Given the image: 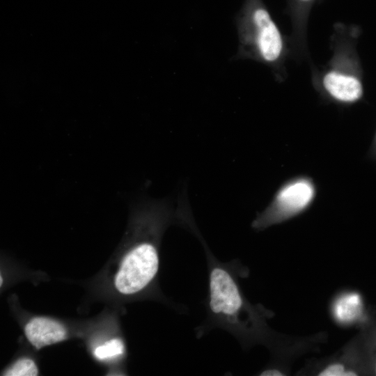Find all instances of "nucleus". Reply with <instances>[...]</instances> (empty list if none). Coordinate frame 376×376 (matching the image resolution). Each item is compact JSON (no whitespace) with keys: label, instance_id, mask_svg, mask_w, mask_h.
<instances>
[{"label":"nucleus","instance_id":"nucleus-14","mask_svg":"<svg viewBox=\"0 0 376 376\" xmlns=\"http://www.w3.org/2000/svg\"><path fill=\"white\" fill-rule=\"evenodd\" d=\"M375 372H376V368H375Z\"/></svg>","mask_w":376,"mask_h":376},{"label":"nucleus","instance_id":"nucleus-4","mask_svg":"<svg viewBox=\"0 0 376 376\" xmlns=\"http://www.w3.org/2000/svg\"><path fill=\"white\" fill-rule=\"evenodd\" d=\"M314 194V187L308 179L299 178L285 184L254 219L252 227L264 230L299 214L311 203Z\"/></svg>","mask_w":376,"mask_h":376},{"label":"nucleus","instance_id":"nucleus-3","mask_svg":"<svg viewBox=\"0 0 376 376\" xmlns=\"http://www.w3.org/2000/svg\"><path fill=\"white\" fill-rule=\"evenodd\" d=\"M235 22L240 42L235 59L252 57L269 65L280 59L282 35L261 0H246Z\"/></svg>","mask_w":376,"mask_h":376},{"label":"nucleus","instance_id":"nucleus-1","mask_svg":"<svg viewBox=\"0 0 376 376\" xmlns=\"http://www.w3.org/2000/svg\"><path fill=\"white\" fill-rule=\"evenodd\" d=\"M195 225L191 231L203 246L208 267L207 327L226 330L244 347L263 345L276 352L287 348L288 339L285 340L268 324L272 311L260 304H251L244 295L240 278L247 274L244 268L235 261H219Z\"/></svg>","mask_w":376,"mask_h":376},{"label":"nucleus","instance_id":"nucleus-10","mask_svg":"<svg viewBox=\"0 0 376 376\" xmlns=\"http://www.w3.org/2000/svg\"><path fill=\"white\" fill-rule=\"evenodd\" d=\"M38 368L35 362L30 359H21L8 369L4 375L8 376H36Z\"/></svg>","mask_w":376,"mask_h":376},{"label":"nucleus","instance_id":"nucleus-12","mask_svg":"<svg viewBox=\"0 0 376 376\" xmlns=\"http://www.w3.org/2000/svg\"><path fill=\"white\" fill-rule=\"evenodd\" d=\"M299 1H312V0H299Z\"/></svg>","mask_w":376,"mask_h":376},{"label":"nucleus","instance_id":"nucleus-2","mask_svg":"<svg viewBox=\"0 0 376 376\" xmlns=\"http://www.w3.org/2000/svg\"><path fill=\"white\" fill-rule=\"evenodd\" d=\"M134 241L125 251L114 279L116 290L123 295H136L155 279L159 267V242L173 224L164 210L151 205L132 210Z\"/></svg>","mask_w":376,"mask_h":376},{"label":"nucleus","instance_id":"nucleus-11","mask_svg":"<svg viewBox=\"0 0 376 376\" xmlns=\"http://www.w3.org/2000/svg\"><path fill=\"white\" fill-rule=\"evenodd\" d=\"M286 375L287 374L285 368H279L278 366H271L265 368L259 373V375L262 376H279Z\"/></svg>","mask_w":376,"mask_h":376},{"label":"nucleus","instance_id":"nucleus-9","mask_svg":"<svg viewBox=\"0 0 376 376\" xmlns=\"http://www.w3.org/2000/svg\"><path fill=\"white\" fill-rule=\"evenodd\" d=\"M125 351V345L120 338H113L98 346L94 352L95 356L99 359H105L120 356Z\"/></svg>","mask_w":376,"mask_h":376},{"label":"nucleus","instance_id":"nucleus-6","mask_svg":"<svg viewBox=\"0 0 376 376\" xmlns=\"http://www.w3.org/2000/svg\"><path fill=\"white\" fill-rule=\"evenodd\" d=\"M323 86L332 97L343 102H354L363 95L362 84L358 78L336 71L324 75Z\"/></svg>","mask_w":376,"mask_h":376},{"label":"nucleus","instance_id":"nucleus-5","mask_svg":"<svg viewBox=\"0 0 376 376\" xmlns=\"http://www.w3.org/2000/svg\"><path fill=\"white\" fill-rule=\"evenodd\" d=\"M24 332L29 341L38 350L66 338V330L61 324L44 317L31 319L25 326Z\"/></svg>","mask_w":376,"mask_h":376},{"label":"nucleus","instance_id":"nucleus-7","mask_svg":"<svg viewBox=\"0 0 376 376\" xmlns=\"http://www.w3.org/2000/svg\"><path fill=\"white\" fill-rule=\"evenodd\" d=\"M362 311V301L359 294L343 292L335 297L331 306L334 320L340 324L354 323Z\"/></svg>","mask_w":376,"mask_h":376},{"label":"nucleus","instance_id":"nucleus-8","mask_svg":"<svg viewBox=\"0 0 376 376\" xmlns=\"http://www.w3.org/2000/svg\"><path fill=\"white\" fill-rule=\"evenodd\" d=\"M347 347L337 352L326 361L320 363L315 368L314 375L319 376H352L357 375V372L350 364V359Z\"/></svg>","mask_w":376,"mask_h":376},{"label":"nucleus","instance_id":"nucleus-13","mask_svg":"<svg viewBox=\"0 0 376 376\" xmlns=\"http://www.w3.org/2000/svg\"><path fill=\"white\" fill-rule=\"evenodd\" d=\"M0 279H1L0 280H1V285H2V277L1 276Z\"/></svg>","mask_w":376,"mask_h":376}]
</instances>
